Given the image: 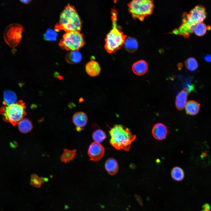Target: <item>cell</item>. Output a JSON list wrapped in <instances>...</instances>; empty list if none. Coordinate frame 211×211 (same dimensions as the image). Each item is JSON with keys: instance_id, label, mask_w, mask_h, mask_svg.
Here are the masks:
<instances>
[{"instance_id": "obj_1", "label": "cell", "mask_w": 211, "mask_h": 211, "mask_svg": "<svg viewBox=\"0 0 211 211\" xmlns=\"http://www.w3.org/2000/svg\"><path fill=\"white\" fill-rule=\"evenodd\" d=\"M207 14L204 6L201 5L195 6L188 13L184 14L182 24L171 33L182 35L185 38L189 37L193 33L195 26L203 22L206 18Z\"/></svg>"}, {"instance_id": "obj_2", "label": "cell", "mask_w": 211, "mask_h": 211, "mask_svg": "<svg viewBox=\"0 0 211 211\" xmlns=\"http://www.w3.org/2000/svg\"><path fill=\"white\" fill-rule=\"evenodd\" d=\"M110 144L116 149L129 151L131 143L136 137L130 130L120 124L116 125L109 131Z\"/></svg>"}, {"instance_id": "obj_3", "label": "cell", "mask_w": 211, "mask_h": 211, "mask_svg": "<svg viewBox=\"0 0 211 211\" xmlns=\"http://www.w3.org/2000/svg\"><path fill=\"white\" fill-rule=\"evenodd\" d=\"M82 22L74 7L68 4L61 13L59 21L55 25V30H63L66 32L80 31Z\"/></svg>"}, {"instance_id": "obj_4", "label": "cell", "mask_w": 211, "mask_h": 211, "mask_svg": "<svg viewBox=\"0 0 211 211\" xmlns=\"http://www.w3.org/2000/svg\"><path fill=\"white\" fill-rule=\"evenodd\" d=\"M112 28L105 39V47L108 53H114L123 46L127 36L125 35L117 23V12L114 8L111 11Z\"/></svg>"}, {"instance_id": "obj_5", "label": "cell", "mask_w": 211, "mask_h": 211, "mask_svg": "<svg viewBox=\"0 0 211 211\" xmlns=\"http://www.w3.org/2000/svg\"><path fill=\"white\" fill-rule=\"evenodd\" d=\"M26 108L25 103L20 100L12 104L4 105L0 108V114L4 121L15 126L26 115Z\"/></svg>"}, {"instance_id": "obj_6", "label": "cell", "mask_w": 211, "mask_h": 211, "mask_svg": "<svg viewBox=\"0 0 211 211\" xmlns=\"http://www.w3.org/2000/svg\"><path fill=\"white\" fill-rule=\"evenodd\" d=\"M128 6L129 11L133 18L141 21L152 13L154 7L153 1L150 0H133Z\"/></svg>"}, {"instance_id": "obj_7", "label": "cell", "mask_w": 211, "mask_h": 211, "mask_svg": "<svg viewBox=\"0 0 211 211\" xmlns=\"http://www.w3.org/2000/svg\"><path fill=\"white\" fill-rule=\"evenodd\" d=\"M83 34L80 31H72L66 32L60 40L59 45L67 51L78 50L85 44Z\"/></svg>"}, {"instance_id": "obj_8", "label": "cell", "mask_w": 211, "mask_h": 211, "mask_svg": "<svg viewBox=\"0 0 211 211\" xmlns=\"http://www.w3.org/2000/svg\"><path fill=\"white\" fill-rule=\"evenodd\" d=\"M24 30L23 26L18 23L9 25L5 29L4 38L6 43L11 47H16L19 43Z\"/></svg>"}, {"instance_id": "obj_9", "label": "cell", "mask_w": 211, "mask_h": 211, "mask_svg": "<svg viewBox=\"0 0 211 211\" xmlns=\"http://www.w3.org/2000/svg\"><path fill=\"white\" fill-rule=\"evenodd\" d=\"M105 153L103 147L99 143L94 142L90 145L88 150V154L90 160L98 161L103 156Z\"/></svg>"}, {"instance_id": "obj_10", "label": "cell", "mask_w": 211, "mask_h": 211, "mask_svg": "<svg viewBox=\"0 0 211 211\" xmlns=\"http://www.w3.org/2000/svg\"><path fill=\"white\" fill-rule=\"evenodd\" d=\"M88 121V117L84 112L80 111L76 112L72 117L73 124L76 127L77 131H80L86 126Z\"/></svg>"}, {"instance_id": "obj_11", "label": "cell", "mask_w": 211, "mask_h": 211, "mask_svg": "<svg viewBox=\"0 0 211 211\" xmlns=\"http://www.w3.org/2000/svg\"><path fill=\"white\" fill-rule=\"evenodd\" d=\"M167 134V130L164 124L159 123L153 126L152 134L154 137L157 140H161L165 139Z\"/></svg>"}, {"instance_id": "obj_12", "label": "cell", "mask_w": 211, "mask_h": 211, "mask_svg": "<svg viewBox=\"0 0 211 211\" xmlns=\"http://www.w3.org/2000/svg\"><path fill=\"white\" fill-rule=\"evenodd\" d=\"M85 70L86 73L89 76L95 77L100 74L101 71V68L97 62L91 60L86 64Z\"/></svg>"}, {"instance_id": "obj_13", "label": "cell", "mask_w": 211, "mask_h": 211, "mask_svg": "<svg viewBox=\"0 0 211 211\" xmlns=\"http://www.w3.org/2000/svg\"><path fill=\"white\" fill-rule=\"evenodd\" d=\"M148 66L147 62L144 60H139L132 65V69L133 72L138 76L144 74L147 71Z\"/></svg>"}, {"instance_id": "obj_14", "label": "cell", "mask_w": 211, "mask_h": 211, "mask_svg": "<svg viewBox=\"0 0 211 211\" xmlns=\"http://www.w3.org/2000/svg\"><path fill=\"white\" fill-rule=\"evenodd\" d=\"M189 93L185 89L180 91L176 96L175 105L177 108L182 110L185 108L187 102V99Z\"/></svg>"}, {"instance_id": "obj_15", "label": "cell", "mask_w": 211, "mask_h": 211, "mask_svg": "<svg viewBox=\"0 0 211 211\" xmlns=\"http://www.w3.org/2000/svg\"><path fill=\"white\" fill-rule=\"evenodd\" d=\"M104 166L106 171L111 175H115L119 170L118 163L117 161L113 158L108 159L105 162Z\"/></svg>"}, {"instance_id": "obj_16", "label": "cell", "mask_w": 211, "mask_h": 211, "mask_svg": "<svg viewBox=\"0 0 211 211\" xmlns=\"http://www.w3.org/2000/svg\"><path fill=\"white\" fill-rule=\"evenodd\" d=\"M200 105L199 103L195 101H187L185 107L186 113L191 115H196L200 110Z\"/></svg>"}, {"instance_id": "obj_17", "label": "cell", "mask_w": 211, "mask_h": 211, "mask_svg": "<svg viewBox=\"0 0 211 211\" xmlns=\"http://www.w3.org/2000/svg\"><path fill=\"white\" fill-rule=\"evenodd\" d=\"M82 59L81 54L78 50H71L67 54L66 57L67 63L71 64L79 63Z\"/></svg>"}, {"instance_id": "obj_18", "label": "cell", "mask_w": 211, "mask_h": 211, "mask_svg": "<svg viewBox=\"0 0 211 211\" xmlns=\"http://www.w3.org/2000/svg\"><path fill=\"white\" fill-rule=\"evenodd\" d=\"M17 125L19 131L23 134H26L30 132L33 128L32 122L27 118L22 119L19 121Z\"/></svg>"}, {"instance_id": "obj_19", "label": "cell", "mask_w": 211, "mask_h": 211, "mask_svg": "<svg viewBox=\"0 0 211 211\" xmlns=\"http://www.w3.org/2000/svg\"><path fill=\"white\" fill-rule=\"evenodd\" d=\"M123 45L126 50L130 52H135L138 47L137 41L135 38L131 37L126 38Z\"/></svg>"}, {"instance_id": "obj_20", "label": "cell", "mask_w": 211, "mask_h": 211, "mask_svg": "<svg viewBox=\"0 0 211 211\" xmlns=\"http://www.w3.org/2000/svg\"><path fill=\"white\" fill-rule=\"evenodd\" d=\"M77 150L75 149L69 150L64 149L60 160L63 162L67 163L73 160L77 154Z\"/></svg>"}, {"instance_id": "obj_21", "label": "cell", "mask_w": 211, "mask_h": 211, "mask_svg": "<svg viewBox=\"0 0 211 211\" xmlns=\"http://www.w3.org/2000/svg\"><path fill=\"white\" fill-rule=\"evenodd\" d=\"M4 105H10L16 102V96L13 92L11 90H6L4 91Z\"/></svg>"}, {"instance_id": "obj_22", "label": "cell", "mask_w": 211, "mask_h": 211, "mask_svg": "<svg viewBox=\"0 0 211 211\" xmlns=\"http://www.w3.org/2000/svg\"><path fill=\"white\" fill-rule=\"evenodd\" d=\"M171 175L172 178L174 180L179 181L184 179L185 174L182 168L179 166L173 167L171 171Z\"/></svg>"}, {"instance_id": "obj_23", "label": "cell", "mask_w": 211, "mask_h": 211, "mask_svg": "<svg viewBox=\"0 0 211 211\" xmlns=\"http://www.w3.org/2000/svg\"><path fill=\"white\" fill-rule=\"evenodd\" d=\"M209 27L203 22L199 23L194 27L193 32L197 36H203L206 33L207 30L210 29V27L209 28Z\"/></svg>"}, {"instance_id": "obj_24", "label": "cell", "mask_w": 211, "mask_h": 211, "mask_svg": "<svg viewBox=\"0 0 211 211\" xmlns=\"http://www.w3.org/2000/svg\"><path fill=\"white\" fill-rule=\"evenodd\" d=\"M92 137L95 142L101 143L107 137L105 132L102 130L98 129L94 131L92 134Z\"/></svg>"}, {"instance_id": "obj_25", "label": "cell", "mask_w": 211, "mask_h": 211, "mask_svg": "<svg viewBox=\"0 0 211 211\" xmlns=\"http://www.w3.org/2000/svg\"><path fill=\"white\" fill-rule=\"evenodd\" d=\"M185 64L186 68L190 71L196 70L198 67V64L196 60L194 58L190 57L187 59L185 61Z\"/></svg>"}, {"instance_id": "obj_26", "label": "cell", "mask_w": 211, "mask_h": 211, "mask_svg": "<svg viewBox=\"0 0 211 211\" xmlns=\"http://www.w3.org/2000/svg\"><path fill=\"white\" fill-rule=\"evenodd\" d=\"M42 182V178L35 174H32L30 179V184L33 187L39 188L41 185Z\"/></svg>"}, {"instance_id": "obj_27", "label": "cell", "mask_w": 211, "mask_h": 211, "mask_svg": "<svg viewBox=\"0 0 211 211\" xmlns=\"http://www.w3.org/2000/svg\"><path fill=\"white\" fill-rule=\"evenodd\" d=\"M57 35L55 30L48 29L44 34V38L47 40L54 41L56 39Z\"/></svg>"}, {"instance_id": "obj_28", "label": "cell", "mask_w": 211, "mask_h": 211, "mask_svg": "<svg viewBox=\"0 0 211 211\" xmlns=\"http://www.w3.org/2000/svg\"><path fill=\"white\" fill-rule=\"evenodd\" d=\"M135 197L141 206H143V202L141 197L137 194L135 195Z\"/></svg>"}, {"instance_id": "obj_29", "label": "cell", "mask_w": 211, "mask_h": 211, "mask_svg": "<svg viewBox=\"0 0 211 211\" xmlns=\"http://www.w3.org/2000/svg\"><path fill=\"white\" fill-rule=\"evenodd\" d=\"M202 208L207 211H211V208L209 204L207 203L204 204L202 206Z\"/></svg>"}, {"instance_id": "obj_30", "label": "cell", "mask_w": 211, "mask_h": 211, "mask_svg": "<svg viewBox=\"0 0 211 211\" xmlns=\"http://www.w3.org/2000/svg\"><path fill=\"white\" fill-rule=\"evenodd\" d=\"M204 59L206 62H211V55L208 54L205 57Z\"/></svg>"}, {"instance_id": "obj_31", "label": "cell", "mask_w": 211, "mask_h": 211, "mask_svg": "<svg viewBox=\"0 0 211 211\" xmlns=\"http://www.w3.org/2000/svg\"><path fill=\"white\" fill-rule=\"evenodd\" d=\"M31 0H20V1L22 2V3H23L24 4H28L30 3Z\"/></svg>"}, {"instance_id": "obj_32", "label": "cell", "mask_w": 211, "mask_h": 211, "mask_svg": "<svg viewBox=\"0 0 211 211\" xmlns=\"http://www.w3.org/2000/svg\"><path fill=\"white\" fill-rule=\"evenodd\" d=\"M182 67V65H181V64H179L178 65V68L179 69H181Z\"/></svg>"}, {"instance_id": "obj_33", "label": "cell", "mask_w": 211, "mask_h": 211, "mask_svg": "<svg viewBox=\"0 0 211 211\" xmlns=\"http://www.w3.org/2000/svg\"><path fill=\"white\" fill-rule=\"evenodd\" d=\"M79 102L81 103L84 101V99L83 98H81L79 99Z\"/></svg>"}, {"instance_id": "obj_34", "label": "cell", "mask_w": 211, "mask_h": 211, "mask_svg": "<svg viewBox=\"0 0 211 211\" xmlns=\"http://www.w3.org/2000/svg\"><path fill=\"white\" fill-rule=\"evenodd\" d=\"M58 79H62V78H63L62 77V76H58Z\"/></svg>"}, {"instance_id": "obj_35", "label": "cell", "mask_w": 211, "mask_h": 211, "mask_svg": "<svg viewBox=\"0 0 211 211\" xmlns=\"http://www.w3.org/2000/svg\"><path fill=\"white\" fill-rule=\"evenodd\" d=\"M201 211H206L205 210H202Z\"/></svg>"}]
</instances>
